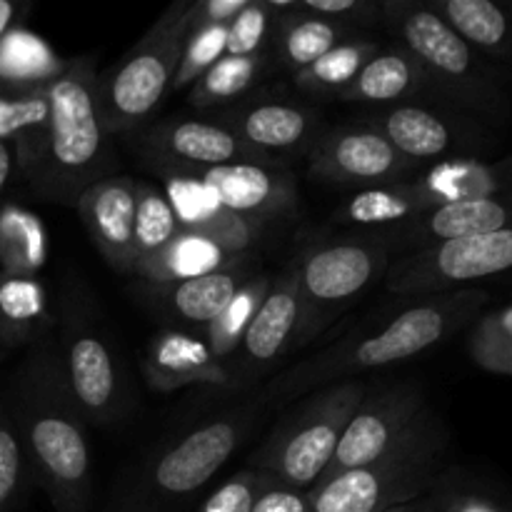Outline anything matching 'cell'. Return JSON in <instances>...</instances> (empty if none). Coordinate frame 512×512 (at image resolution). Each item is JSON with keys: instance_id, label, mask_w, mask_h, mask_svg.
I'll return each mask as SVG.
<instances>
[{"instance_id": "6da1fadb", "label": "cell", "mask_w": 512, "mask_h": 512, "mask_svg": "<svg viewBox=\"0 0 512 512\" xmlns=\"http://www.w3.org/2000/svg\"><path fill=\"white\" fill-rule=\"evenodd\" d=\"M488 300L490 293L483 288H460L450 293L425 295L375 333L330 345L308 363L280 375L270 385V393L280 398L303 395L313 388H328L343 380H353L365 370H378L415 358L448 340L465 325L475 323Z\"/></svg>"}, {"instance_id": "7a4b0ae2", "label": "cell", "mask_w": 512, "mask_h": 512, "mask_svg": "<svg viewBox=\"0 0 512 512\" xmlns=\"http://www.w3.org/2000/svg\"><path fill=\"white\" fill-rule=\"evenodd\" d=\"M15 428L35 480L48 493L55 512H88L93 495V463L83 415L75 408L58 358H30L18 378Z\"/></svg>"}, {"instance_id": "3957f363", "label": "cell", "mask_w": 512, "mask_h": 512, "mask_svg": "<svg viewBox=\"0 0 512 512\" xmlns=\"http://www.w3.org/2000/svg\"><path fill=\"white\" fill-rule=\"evenodd\" d=\"M380 18L435 85L445 105L503 128L510 120L512 98L508 73L475 53L423 0H383Z\"/></svg>"}, {"instance_id": "277c9868", "label": "cell", "mask_w": 512, "mask_h": 512, "mask_svg": "<svg viewBox=\"0 0 512 512\" xmlns=\"http://www.w3.org/2000/svg\"><path fill=\"white\" fill-rule=\"evenodd\" d=\"M50 120L43 155L28 180L45 200L75 205L113 165L108 133L98 108V75L93 60H70L68 68L48 85Z\"/></svg>"}, {"instance_id": "5b68a950", "label": "cell", "mask_w": 512, "mask_h": 512, "mask_svg": "<svg viewBox=\"0 0 512 512\" xmlns=\"http://www.w3.org/2000/svg\"><path fill=\"white\" fill-rule=\"evenodd\" d=\"M443 433L425 418L380 460L318 480L308 490L313 512H388L415 503L433 485Z\"/></svg>"}, {"instance_id": "8992f818", "label": "cell", "mask_w": 512, "mask_h": 512, "mask_svg": "<svg viewBox=\"0 0 512 512\" xmlns=\"http://www.w3.org/2000/svg\"><path fill=\"white\" fill-rule=\"evenodd\" d=\"M368 395L360 380L328 385L300 405L253 455V470L290 490H310L333 460L350 418Z\"/></svg>"}, {"instance_id": "52a82bcc", "label": "cell", "mask_w": 512, "mask_h": 512, "mask_svg": "<svg viewBox=\"0 0 512 512\" xmlns=\"http://www.w3.org/2000/svg\"><path fill=\"white\" fill-rule=\"evenodd\" d=\"M188 10L190 3L170 5L138 45L98 78L100 120L108 135L135 128L163 103L188 40Z\"/></svg>"}, {"instance_id": "ba28073f", "label": "cell", "mask_w": 512, "mask_h": 512, "mask_svg": "<svg viewBox=\"0 0 512 512\" xmlns=\"http://www.w3.org/2000/svg\"><path fill=\"white\" fill-rule=\"evenodd\" d=\"M388 248L378 238H350L313 243L293 263L305 330L313 335L323 318L345 308L388 270Z\"/></svg>"}, {"instance_id": "9c48e42d", "label": "cell", "mask_w": 512, "mask_h": 512, "mask_svg": "<svg viewBox=\"0 0 512 512\" xmlns=\"http://www.w3.org/2000/svg\"><path fill=\"white\" fill-rule=\"evenodd\" d=\"M512 270V225L495 233L420 248L388 270V290L395 295L450 293L470 283L498 278Z\"/></svg>"}, {"instance_id": "30bf717a", "label": "cell", "mask_w": 512, "mask_h": 512, "mask_svg": "<svg viewBox=\"0 0 512 512\" xmlns=\"http://www.w3.org/2000/svg\"><path fill=\"white\" fill-rule=\"evenodd\" d=\"M360 125L383 135L400 155L420 163L483 158L498 145L493 130L448 105L400 103L368 115Z\"/></svg>"}, {"instance_id": "8fae6325", "label": "cell", "mask_w": 512, "mask_h": 512, "mask_svg": "<svg viewBox=\"0 0 512 512\" xmlns=\"http://www.w3.org/2000/svg\"><path fill=\"white\" fill-rule=\"evenodd\" d=\"M423 418L425 400L415 385L365 395L320 480L380 460Z\"/></svg>"}, {"instance_id": "7c38bea8", "label": "cell", "mask_w": 512, "mask_h": 512, "mask_svg": "<svg viewBox=\"0 0 512 512\" xmlns=\"http://www.w3.org/2000/svg\"><path fill=\"white\" fill-rule=\"evenodd\" d=\"M418 165L400 155L388 140L365 125H345L320 135L310 155L308 175L328 185L378 188L398 183Z\"/></svg>"}, {"instance_id": "4fadbf2b", "label": "cell", "mask_w": 512, "mask_h": 512, "mask_svg": "<svg viewBox=\"0 0 512 512\" xmlns=\"http://www.w3.org/2000/svg\"><path fill=\"white\" fill-rule=\"evenodd\" d=\"M143 150L160 170L215 168L230 163L275 165L245 145L220 120H168L145 133Z\"/></svg>"}, {"instance_id": "5bb4252c", "label": "cell", "mask_w": 512, "mask_h": 512, "mask_svg": "<svg viewBox=\"0 0 512 512\" xmlns=\"http://www.w3.org/2000/svg\"><path fill=\"white\" fill-rule=\"evenodd\" d=\"M240 435V418H218L195 428L155 463V490L168 498H185L203 488L235 453Z\"/></svg>"}, {"instance_id": "9a60e30c", "label": "cell", "mask_w": 512, "mask_h": 512, "mask_svg": "<svg viewBox=\"0 0 512 512\" xmlns=\"http://www.w3.org/2000/svg\"><path fill=\"white\" fill-rule=\"evenodd\" d=\"M198 178L223 208L243 218L265 220L268 215H280L295 208L298 188L293 175L278 165L260 163H230L215 168L183 170Z\"/></svg>"}, {"instance_id": "2e32d148", "label": "cell", "mask_w": 512, "mask_h": 512, "mask_svg": "<svg viewBox=\"0 0 512 512\" xmlns=\"http://www.w3.org/2000/svg\"><path fill=\"white\" fill-rule=\"evenodd\" d=\"M220 123L270 160H275V155L315 148L323 128V118L313 108L280 98L250 100L240 108L228 110Z\"/></svg>"}, {"instance_id": "e0dca14e", "label": "cell", "mask_w": 512, "mask_h": 512, "mask_svg": "<svg viewBox=\"0 0 512 512\" xmlns=\"http://www.w3.org/2000/svg\"><path fill=\"white\" fill-rule=\"evenodd\" d=\"M60 368L80 415L93 423H108L120 398V378L103 338L68 320Z\"/></svg>"}, {"instance_id": "ac0fdd59", "label": "cell", "mask_w": 512, "mask_h": 512, "mask_svg": "<svg viewBox=\"0 0 512 512\" xmlns=\"http://www.w3.org/2000/svg\"><path fill=\"white\" fill-rule=\"evenodd\" d=\"M165 198L178 218L180 230L198 233L230 255H245V250L260 238L263 220L230 213L215 200V195L183 170H163Z\"/></svg>"}, {"instance_id": "d6986e66", "label": "cell", "mask_w": 512, "mask_h": 512, "mask_svg": "<svg viewBox=\"0 0 512 512\" xmlns=\"http://www.w3.org/2000/svg\"><path fill=\"white\" fill-rule=\"evenodd\" d=\"M135 198L138 183L133 178L108 175L85 188L75 203L90 240L118 273L135 268Z\"/></svg>"}, {"instance_id": "ffe728a7", "label": "cell", "mask_w": 512, "mask_h": 512, "mask_svg": "<svg viewBox=\"0 0 512 512\" xmlns=\"http://www.w3.org/2000/svg\"><path fill=\"white\" fill-rule=\"evenodd\" d=\"M305 338H308V330H305V305L303 298H300L295 270L290 265L285 273L270 280L268 295L260 303L253 323L245 330L243 343H240L238 350H243L245 363L265 365L278 360L283 353H288L295 345V340Z\"/></svg>"}, {"instance_id": "44dd1931", "label": "cell", "mask_w": 512, "mask_h": 512, "mask_svg": "<svg viewBox=\"0 0 512 512\" xmlns=\"http://www.w3.org/2000/svg\"><path fill=\"white\" fill-rule=\"evenodd\" d=\"M143 368L148 383L163 393L188 385L233 383L228 365L210 353L208 343L180 330H163L150 340Z\"/></svg>"}, {"instance_id": "7402d4cb", "label": "cell", "mask_w": 512, "mask_h": 512, "mask_svg": "<svg viewBox=\"0 0 512 512\" xmlns=\"http://www.w3.org/2000/svg\"><path fill=\"white\" fill-rule=\"evenodd\" d=\"M475 53L500 70H512V10L495 0H423Z\"/></svg>"}, {"instance_id": "603a6c76", "label": "cell", "mask_w": 512, "mask_h": 512, "mask_svg": "<svg viewBox=\"0 0 512 512\" xmlns=\"http://www.w3.org/2000/svg\"><path fill=\"white\" fill-rule=\"evenodd\" d=\"M420 95H433V98H438V103H443L423 65L408 50L395 45L390 50H380L360 70L358 78L348 85V90H343L338 100L368 105H400L403 100H415Z\"/></svg>"}, {"instance_id": "cb8c5ba5", "label": "cell", "mask_w": 512, "mask_h": 512, "mask_svg": "<svg viewBox=\"0 0 512 512\" xmlns=\"http://www.w3.org/2000/svg\"><path fill=\"white\" fill-rule=\"evenodd\" d=\"M512 225V195L448 203L420 218L405 223V240L420 243L423 248L448 243V240L473 238V235L495 233Z\"/></svg>"}, {"instance_id": "d4e9b609", "label": "cell", "mask_w": 512, "mask_h": 512, "mask_svg": "<svg viewBox=\"0 0 512 512\" xmlns=\"http://www.w3.org/2000/svg\"><path fill=\"white\" fill-rule=\"evenodd\" d=\"M248 255H230L208 238L198 233H188L180 230L163 250L145 258L143 263L135 265L133 273L145 278L148 283L158 285H175L183 280L203 278V275L218 273V270H228L233 265L243 263Z\"/></svg>"}, {"instance_id": "484cf974", "label": "cell", "mask_w": 512, "mask_h": 512, "mask_svg": "<svg viewBox=\"0 0 512 512\" xmlns=\"http://www.w3.org/2000/svg\"><path fill=\"white\" fill-rule=\"evenodd\" d=\"M48 88L30 93H0V140L15 153V165L25 180L33 178L48 138Z\"/></svg>"}, {"instance_id": "4316f807", "label": "cell", "mask_w": 512, "mask_h": 512, "mask_svg": "<svg viewBox=\"0 0 512 512\" xmlns=\"http://www.w3.org/2000/svg\"><path fill=\"white\" fill-rule=\"evenodd\" d=\"M440 208L428 188L415 180H398V183L378 185L355 193L343 210L338 213L340 223L348 225H393L410 223L430 210Z\"/></svg>"}, {"instance_id": "83f0119b", "label": "cell", "mask_w": 512, "mask_h": 512, "mask_svg": "<svg viewBox=\"0 0 512 512\" xmlns=\"http://www.w3.org/2000/svg\"><path fill=\"white\" fill-rule=\"evenodd\" d=\"M70 60L55 55V50L40 35L25 28L10 30L0 38V93H30L48 88Z\"/></svg>"}, {"instance_id": "f1b7e54d", "label": "cell", "mask_w": 512, "mask_h": 512, "mask_svg": "<svg viewBox=\"0 0 512 512\" xmlns=\"http://www.w3.org/2000/svg\"><path fill=\"white\" fill-rule=\"evenodd\" d=\"M248 260L250 258H245L243 263L233 265V268L218 270V273L203 275V278L163 285L160 290H163L165 308L185 323L208 328L228 308V303L243 288L245 280L253 278L248 273Z\"/></svg>"}, {"instance_id": "f546056e", "label": "cell", "mask_w": 512, "mask_h": 512, "mask_svg": "<svg viewBox=\"0 0 512 512\" xmlns=\"http://www.w3.org/2000/svg\"><path fill=\"white\" fill-rule=\"evenodd\" d=\"M348 38H353V28H345V25L320 18V15L305 13L303 5H300L298 13L278 23L280 63L293 73H300Z\"/></svg>"}, {"instance_id": "4dcf8cb0", "label": "cell", "mask_w": 512, "mask_h": 512, "mask_svg": "<svg viewBox=\"0 0 512 512\" xmlns=\"http://www.w3.org/2000/svg\"><path fill=\"white\" fill-rule=\"evenodd\" d=\"M378 53L380 45L375 40L353 35L320 60H315L313 65L295 73V85L313 98H340L343 90H348L360 70Z\"/></svg>"}, {"instance_id": "1f68e13d", "label": "cell", "mask_w": 512, "mask_h": 512, "mask_svg": "<svg viewBox=\"0 0 512 512\" xmlns=\"http://www.w3.org/2000/svg\"><path fill=\"white\" fill-rule=\"evenodd\" d=\"M420 183L440 205L505 195L495 160L488 163L485 158H453L433 163L428 173L420 175Z\"/></svg>"}, {"instance_id": "d6a6232c", "label": "cell", "mask_w": 512, "mask_h": 512, "mask_svg": "<svg viewBox=\"0 0 512 512\" xmlns=\"http://www.w3.org/2000/svg\"><path fill=\"white\" fill-rule=\"evenodd\" d=\"M48 255L40 218L20 205H0V270L35 278Z\"/></svg>"}, {"instance_id": "836d02e7", "label": "cell", "mask_w": 512, "mask_h": 512, "mask_svg": "<svg viewBox=\"0 0 512 512\" xmlns=\"http://www.w3.org/2000/svg\"><path fill=\"white\" fill-rule=\"evenodd\" d=\"M45 320V290L38 278L0 270V345L33 338Z\"/></svg>"}, {"instance_id": "e575fe53", "label": "cell", "mask_w": 512, "mask_h": 512, "mask_svg": "<svg viewBox=\"0 0 512 512\" xmlns=\"http://www.w3.org/2000/svg\"><path fill=\"white\" fill-rule=\"evenodd\" d=\"M268 70V55H250V58H233L223 55L198 83L193 85L190 103L195 108H213V105L233 103L243 93H248Z\"/></svg>"}, {"instance_id": "d590c367", "label": "cell", "mask_w": 512, "mask_h": 512, "mask_svg": "<svg viewBox=\"0 0 512 512\" xmlns=\"http://www.w3.org/2000/svg\"><path fill=\"white\" fill-rule=\"evenodd\" d=\"M268 288V275H253L250 280H245L243 288H240L238 293H235V298L228 303V308L205 328V335H208L205 343H208L210 353H213L215 358L225 363V360L240 348L245 330L253 323L260 303H263L265 295H268Z\"/></svg>"}, {"instance_id": "8d00e7d4", "label": "cell", "mask_w": 512, "mask_h": 512, "mask_svg": "<svg viewBox=\"0 0 512 512\" xmlns=\"http://www.w3.org/2000/svg\"><path fill=\"white\" fill-rule=\"evenodd\" d=\"M180 233L178 218L163 190L150 183H138L135 198V265L163 250ZM135 270V268H133Z\"/></svg>"}, {"instance_id": "74e56055", "label": "cell", "mask_w": 512, "mask_h": 512, "mask_svg": "<svg viewBox=\"0 0 512 512\" xmlns=\"http://www.w3.org/2000/svg\"><path fill=\"white\" fill-rule=\"evenodd\" d=\"M468 353L478 368L512 378V303L475 320L468 335Z\"/></svg>"}, {"instance_id": "f35d334b", "label": "cell", "mask_w": 512, "mask_h": 512, "mask_svg": "<svg viewBox=\"0 0 512 512\" xmlns=\"http://www.w3.org/2000/svg\"><path fill=\"white\" fill-rule=\"evenodd\" d=\"M225 43H228V25H208V28L190 33L183 45V55H180L170 90H180L198 83L223 58Z\"/></svg>"}, {"instance_id": "ab89813d", "label": "cell", "mask_w": 512, "mask_h": 512, "mask_svg": "<svg viewBox=\"0 0 512 512\" xmlns=\"http://www.w3.org/2000/svg\"><path fill=\"white\" fill-rule=\"evenodd\" d=\"M275 18L268 10L265 0H248L238 18L228 25V43L225 55L233 58H250V55L263 53L268 35L273 30Z\"/></svg>"}, {"instance_id": "60d3db41", "label": "cell", "mask_w": 512, "mask_h": 512, "mask_svg": "<svg viewBox=\"0 0 512 512\" xmlns=\"http://www.w3.org/2000/svg\"><path fill=\"white\" fill-rule=\"evenodd\" d=\"M275 483L278 480L270 475L248 468L220 485L198 512H253L260 495L273 488Z\"/></svg>"}, {"instance_id": "b9f144b4", "label": "cell", "mask_w": 512, "mask_h": 512, "mask_svg": "<svg viewBox=\"0 0 512 512\" xmlns=\"http://www.w3.org/2000/svg\"><path fill=\"white\" fill-rule=\"evenodd\" d=\"M25 448L13 420L0 410V512H10L23 488Z\"/></svg>"}, {"instance_id": "7bdbcfd3", "label": "cell", "mask_w": 512, "mask_h": 512, "mask_svg": "<svg viewBox=\"0 0 512 512\" xmlns=\"http://www.w3.org/2000/svg\"><path fill=\"white\" fill-rule=\"evenodd\" d=\"M305 13L320 15L325 20L353 28V25H373L380 18V3L370 0H300Z\"/></svg>"}, {"instance_id": "ee69618b", "label": "cell", "mask_w": 512, "mask_h": 512, "mask_svg": "<svg viewBox=\"0 0 512 512\" xmlns=\"http://www.w3.org/2000/svg\"><path fill=\"white\" fill-rule=\"evenodd\" d=\"M245 5H248V0H203V3H190L188 15H185L188 35L200 28H208V25H230Z\"/></svg>"}, {"instance_id": "f6af8a7d", "label": "cell", "mask_w": 512, "mask_h": 512, "mask_svg": "<svg viewBox=\"0 0 512 512\" xmlns=\"http://www.w3.org/2000/svg\"><path fill=\"white\" fill-rule=\"evenodd\" d=\"M435 512H510V508L500 505L498 500L485 498L478 493H445L433 505Z\"/></svg>"}, {"instance_id": "bcb514c9", "label": "cell", "mask_w": 512, "mask_h": 512, "mask_svg": "<svg viewBox=\"0 0 512 512\" xmlns=\"http://www.w3.org/2000/svg\"><path fill=\"white\" fill-rule=\"evenodd\" d=\"M25 10V5L10 3V0H0V38L18 28V18Z\"/></svg>"}, {"instance_id": "7dc6e473", "label": "cell", "mask_w": 512, "mask_h": 512, "mask_svg": "<svg viewBox=\"0 0 512 512\" xmlns=\"http://www.w3.org/2000/svg\"><path fill=\"white\" fill-rule=\"evenodd\" d=\"M13 168H15L13 148H10L8 143H3V140H0V198H3L5 188H8L10 175H13Z\"/></svg>"}, {"instance_id": "c3c4849f", "label": "cell", "mask_w": 512, "mask_h": 512, "mask_svg": "<svg viewBox=\"0 0 512 512\" xmlns=\"http://www.w3.org/2000/svg\"><path fill=\"white\" fill-rule=\"evenodd\" d=\"M495 168H498L500 183H503V193L512 195V153L505 155L503 160H495Z\"/></svg>"}, {"instance_id": "681fc988", "label": "cell", "mask_w": 512, "mask_h": 512, "mask_svg": "<svg viewBox=\"0 0 512 512\" xmlns=\"http://www.w3.org/2000/svg\"><path fill=\"white\" fill-rule=\"evenodd\" d=\"M420 510H423V505L420 503H408V505H400V508H393L388 512H420Z\"/></svg>"}, {"instance_id": "f907efd6", "label": "cell", "mask_w": 512, "mask_h": 512, "mask_svg": "<svg viewBox=\"0 0 512 512\" xmlns=\"http://www.w3.org/2000/svg\"><path fill=\"white\" fill-rule=\"evenodd\" d=\"M420 512H435V508H433V505H423V510H420Z\"/></svg>"}, {"instance_id": "816d5d0a", "label": "cell", "mask_w": 512, "mask_h": 512, "mask_svg": "<svg viewBox=\"0 0 512 512\" xmlns=\"http://www.w3.org/2000/svg\"><path fill=\"white\" fill-rule=\"evenodd\" d=\"M508 5H510V10H512V0H508Z\"/></svg>"}, {"instance_id": "f5cc1de1", "label": "cell", "mask_w": 512, "mask_h": 512, "mask_svg": "<svg viewBox=\"0 0 512 512\" xmlns=\"http://www.w3.org/2000/svg\"><path fill=\"white\" fill-rule=\"evenodd\" d=\"M510 512H512V505H510Z\"/></svg>"}]
</instances>
